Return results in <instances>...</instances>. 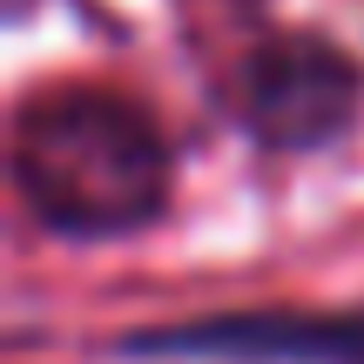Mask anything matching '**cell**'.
Segmentation results:
<instances>
[{
    "instance_id": "3957f363",
    "label": "cell",
    "mask_w": 364,
    "mask_h": 364,
    "mask_svg": "<svg viewBox=\"0 0 364 364\" xmlns=\"http://www.w3.org/2000/svg\"><path fill=\"white\" fill-rule=\"evenodd\" d=\"M129 351L243 358V364H364V317H216L189 331H149Z\"/></svg>"
},
{
    "instance_id": "6da1fadb",
    "label": "cell",
    "mask_w": 364,
    "mask_h": 364,
    "mask_svg": "<svg viewBox=\"0 0 364 364\" xmlns=\"http://www.w3.org/2000/svg\"><path fill=\"white\" fill-rule=\"evenodd\" d=\"M14 182L61 236L142 230L169 196V149L156 122L108 88L41 95L14 135Z\"/></svg>"
},
{
    "instance_id": "7a4b0ae2",
    "label": "cell",
    "mask_w": 364,
    "mask_h": 364,
    "mask_svg": "<svg viewBox=\"0 0 364 364\" xmlns=\"http://www.w3.org/2000/svg\"><path fill=\"white\" fill-rule=\"evenodd\" d=\"M243 122L277 149L331 142L358 115V68L324 41H277L243 68Z\"/></svg>"
}]
</instances>
